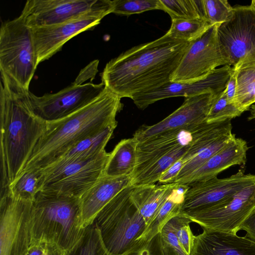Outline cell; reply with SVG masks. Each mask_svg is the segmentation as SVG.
<instances>
[{
    "mask_svg": "<svg viewBox=\"0 0 255 255\" xmlns=\"http://www.w3.org/2000/svg\"><path fill=\"white\" fill-rule=\"evenodd\" d=\"M252 112H251V116L249 117V120H253L254 119H255V105H253L252 107Z\"/></svg>",
    "mask_w": 255,
    "mask_h": 255,
    "instance_id": "42",
    "label": "cell"
},
{
    "mask_svg": "<svg viewBox=\"0 0 255 255\" xmlns=\"http://www.w3.org/2000/svg\"><path fill=\"white\" fill-rule=\"evenodd\" d=\"M32 28L18 17L3 23L0 28V71L25 90L38 65Z\"/></svg>",
    "mask_w": 255,
    "mask_h": 255,
    "instance_id": "6",
    "label": "cell"
},
{
    "mask_svg": "<svg viewBox=\"0 0 255 255\" xmlns=\"http://www.w3.org/2000/svg\"><path fill=\"white\" fill-rule=\"evenodd\" d=\"M252 4L255 6V0H253L252 1Z\"/></svg>",
    "mask_w": 255,
    "mask_h": 255,
    "instance_id": "43",
    "label": "cell"
},
{
    "mask_svg": "<svg viewBox=\"0 0 255 255\" xmlns=\"http://www.w3.org/2000/svg\"><path fill=\"white\" fill-rule=\"evenodd\" d=\"M243 113L234 103H230L223 91L214 98L208 114L206 122L215 123L232 120Z\"/></svg>",
    "mask_w": 255,
    "mask_h": 255,
    "instance_id": "32",
    "label": "cell"
},
{
    "mask_svg": "<svg viewBox=\"0 0 255 255\" xmlns=\"http://www.w3.org/2000/svg\"><path fill=\"white\" fill-rule=\"evenodd\" d=\"M129 253L123 255H127ZM65 255H115L111 253L106 247L98 225L94 221L85 228L79 242L73 249L66 252Z\"/></svg>",
    "mask_w": 255,
    "mask_h": 255,
    "instance_id": "28",
    "label": "cell"
},
{
    "mask_svg": "<svg viewBox=\"0 0 255 255\" xmlns=\"http://www.w3.org/2000/svg\"><path fill=\"white\" fill-rule=\"evenodd\" d=\"M93 11L112 13V0H28L20 15L32 28L62 23Z\"/></svg>",
    "mask_w": 255,
    "mask_h": 255,
    "instance_id": "11",
    "label": "cell"
},
{
    "mask_svg": "<svg viewBox=\"0 0 255 255\" xmlns=\"http://www.w3.org/2000/svg\"><path fill=\"white\" fill-rule=\"evenodd\" d=\"M205 20L211 25L226 22L232 15L233 7L226 0H202Z\"/></svg>",
    "mask_w": 255,
    "mask_h": 255,
    "instance_id": "33",
    "label": "cell"
},
{
    "mask_svg": "<svg viewBox=\"0 0 255 255\" xmlns=\"http://www.w3.org/2000/svg\"><path fill=\"white\" fill-rule=\"evenodd\" d=\"M0 197V255H23L33 240V201L7 190Z\"/></svg>",
    "mask_w": 255,
    "mask_h": 255,
    "instance_id": "7",
    "label": "cell"
},
{
    "mask_svg": "<svg viewBox=\"0 0 255 255\" xmlns=\"http://www.w3.org/2000/svg\"><path fill=\"white\" fill-rule=\"evenodd\" d=\"M188 187L187 185L176 184L155 215L146 225L144 231L137 240L138 244L150 241L172 218L181 213L185 194Z\"/></svg>",
    "mask_w": 255,
    "mask_h": 255,
    "instance_id": "24",
    "label": "cell"
},
{
    "mask_svg": "<svg viewBox=\"0 0 255 255\" xmlns=\"http://www.w3.org/2000/svg\"><path fill=\"white\" fill-rule=\"evenodd\" d=\"M159 1L160 9L166 12L171 19H201L206 20L202 0H159Z\"/></svg>",
    "mask_w": 255,
    "mask_h": 255,
    "instance_id": "30",
    "label": "cell"
},
{
    "mask_svg": "<svg viewBox=\"0 0 255 255\" xmlns=\"http://www.w3.org/2000/svg\"><path fill=\"white\" fill-rule=\"evenodd\" d=\"M109 156L104 150L90 159L38 173L39 191L80 198L103 176Z\"/></svg>",
    "mask_w": 255,
    "mask_h": 255,
    "instance_id": "9",
    "label": "cell"
},
{
    "mask_svg": "<svg viewBox=\"0 0 255 255\" xmlns=\"http://www.w3.org/2000/svg\"><path fill=\"white\" fill-rule=\"evenodd\" d=\"M191 42L167 33L134 46L111 59L101 73L102 82L121 98L155 89L170 81Z\"/></svg>",
    "mask_w": 255,
    "mask_h": 255,
    "instance_id": "1",
    "label": "cell"
},
{
    "mask_svg": "<svg viewBox=\"0 0 255 255\" xmlns=\"http://www.w3.org/2000/svg\"><path fill=\"white\" fill-rule=\"evenodd\" d=\"M237 70L233 68L232 73L224 91L228 101L231 103L235 102L237 87Z\"/></svg>",
    "mask_w": 255,
    "mask_h": 255,
    "instance_id": "40",
    "label": "cell"
},
{
    "mask_svg": "<svg viewBox=\"0 0 255 255\" xmlns=\"http://www.w3.org/2000/svg\"><path fill=\"white\" fill-rule=\"evenodd\" d=\"M28 91L0 72V192L21 173L46 128L30 107Z\"/></svg>",
    "mask_w": 255,
    "mask_h": 255,
    "instance_id": "2",
    "label": "cell"
},
{
    "mask_svg": "<svg viewBox=\"0 0 255 255\" xmlns=\"http://www.w3.org/2000/svg\"><path fill=\"white\" fill-rule=\"evenodd\" d=\"M248 148L246 140L234 136L227 145L194 171L181 184L188 185L206 181L217 177L221 172L231 166L245 165Z\"/></svg>",
    "mask_w": 255,
    "mask_h": 255,
    "instance_id": "21",
    "label": "cell"
},
{
    "mask_svg": "<svg viewBox=\"0 0 255 255\" xmlns=\"http://www.w3.org/2000/svg\"><path fill=\"white\" fill-rule=\"evenodd\" d=\"M255 183V175L242 170L228 177L188 184L181 213L207 209L222 204L246 187Z\"/></svg>",
    "mask_w": 255,
    "mask_h": 255,
    "instance_id": "14",
    "label": "cell"
},
{
    "mask_svg": "<svg viewBox=\"0 0 255 255\" xmlns=\"http://www.w3.org/2000/svg\"><path fill=\"white\" fill-rule=\"evenodd\" d=\"M113 12L130 15L148 10L160 9L159 0H114Z\"/></svg>",
    "mask_w": 255,
    "mask_h": 255,
    "instance_id": "34",
    "label": "cell"
},
{
    "mask_svg": "<svg viewBox=\"0 0 255 255\" xmlns=\"http://www.w3.org/2000/svg\"><path fill=\"white\" fill-rule=\"evenodd\" d=\"M186 164L185 162L181 157L162 174L158 182L160 184L173 183Z\"/></svg>",
    "mask_w": 255,
    "mask_h": 255,
    "instance_id": "38",
    "label": "cell"
},
{
    "mask_svg": "<svg viewBox=\"0 0 255 255\" xmlns=\"http://www.w3.org/2000/svg\"><path fill=\"white\" fill-rule=\"evenodd\" d=\"M233 68L237 70L235 104L244 112L255 103V62L243 64Z\"/></svg>",
    "mask_w": 255,
    "mask_h": 255,
    "instance_id": "27",
    "label": "cell"
},
{
    "mask_svg": "<svg viewBox=\"0 0 255 255\" xmlns=\"http://www.w3.org/2000/svg\"><path fill=\"white\" fill-rule=\"evenodd\" d=\"M85 229L79 197L38 191L33 201V240L54 242L68 252L79 242Z\"/></svg>",
    "mask_w": 255,
    "mask_h": 255,
    "instance_id": "4",
    "label": "cell"
},
{
    "mask_svg": "<svg viewBox=\"0 0 255 255\" xmlns=\"http://www.w3.org/2000/svg\"><path fill=\"white\" fill-rule=\"evenodd\" d=\"M155 239L159 255H188L182 249L170 221Z\"/></svg>",
    "mask_w": 255,
    "mask_h": 255,
    "instance_id": "35",
    "label": "cell"
},
{
    "mask_svg": "<svg viewBox=\"0 0 255 255\" xmlns=\"http://www.w3.org/2000/svg\"><path fill=\"white\" fill-rule=\"evenodd\" d=\"M169 221L182 249L187 255H190L194 236L190 226L191 221L180 213Z\"/></svg>",
    "mask_w": 255,
    "mask_h": 255,
    "instance_id": "36",
    "label": "cell"
},
{
    "mask_svg": "<svg viewBox=\"0 0 255 255\" xmlns=\"http://www.w3.org/2000/svg\"><path fill=\"white\" fill-rule=\"evenodd\" d=\"M138 143L133 137L121 140L110 153L103 175L109 177L131 176L136 165Z\"/></svg>",
    "mask_w": 255,
    "mask_h": 255,
    "instance_id": "25",
    "label": "cell"
},
{
    "mask_svg": "<svg viewBox=\"0 0 255 255\" xmlns=\"http://www.w3.org/2000/svg\"><path fill=\"white\" fill-rule=\"evenodd\" d=\"M219 24L212 25L191 42L170 81L190 83L202 79L220 66L227 65L218 36Z\"/></svg>",
    "mask_w": 255,
    "mask_h": 255,
    "instance_id": "13",
    "label": "cell"
},
{
    "mask_svg": "<svg viewBox=\"0 0 255 255\" xmlns=\"http://www.w3.org/2000/svg\"><path fill=\"white\" fill-rule=\"evenodd\" d=\"M207 93L186 98L183 104L159 122L151 126H142L133 137L138 142L166 131L187 128L206 122V118L215 97Z\"/></svg>",
    "mask_w": 255,
    "mask_h": 255,
    "instance_id": "17",
    "label": "cell"
},
{
    "mask_svg": "<svg viewBox=\"0 0 255 255\" xmlns=\"http://www.w3.org/2000/svg\"><path fill=\"white\" fill-rule=\"evenodd\" d=\"M233 68L225 65L212 71L207 76L190 83L169 81L151 91L134 96L131 99L136 106L144 110L161 100L175 97H191L210 93L218 96L225 89Z\"/></svg>",
    "mask_w": 255,
    "mask_h": 255,
    "instance_id": "15",
    "label": "cell"
},
{
    "mask_svg": "<svg viewBox=\"0 0 255 255\" xmlns=\"http://www.w3.org/2000/svg\"><path fill=\"white\" fill-rule=\"evenodd\" d=\"M240 230L245 231L246 236L255 242V209L241 224Z\"/></svg>",
    "mask_w": 255,
    "mask_h": 255,
    "instance_id": "41",
    "label": "cell"
},
{
    "mask_svg": "<svg viewBox=\"0 0 255 255\" xmlns=\"http://www.w3.org/2000/svg\"><path fill=\"white\" fill-rule=\"evenodd\" d=\"M108 14L106 11H93L62 23L32 28L38 64L52 57L74 36L99 24Z\"/></svg>",
    "mask_w": 255,
    "mask_h": 255,
    "instance_id": "16",
    "label": "cell"
},
{
    "mask_svg": "<svg viewBox=\"0 0 255 255\" xmlns=\"http://www.w3.org/2000/svg\"><path fill=\"white\" fill-rule=\"evenodd\" d=\"M189 145L179 146L159 158L138 174L131 177V186L154 184L162 174L182 157Z\"/></svg>",
    "mask_w": 255,
    "mask_h": 255,
    "instance_id": "26",
    "label": "cell"
},
{
    "mask_svg": "<svg viewBox=\"0 0 255 255\" xmlns=\"http://www.w3.org/2000/svg\"><path fill=\"white\" fill-rule=\"evenodd\" d=\"M127 255H159L155 237L148 242L139 244Z\"/></svg>",
    "mask_w": 255,
    "mask_h": 255,
    "instance_id": "39",
    "label": "cell"
},
{
    "mask_svg": "<svg viewBox=\"0 0 255 255\" xmlns=\"http://www.w3.org/2000/svg\"><path fill=\"white\" fill-rule=\"evenodd\" d=\"M131 176H102L80 197L83 228L92 224L100 211L121 191L130 185Z\"/></svg>",
    "mask_w": 255,
    "mask_h": 255,
    "instance_id": "20",
    "label": "cell"
},
{
    "mask_svg": "<svg viewBox=\"0 0 255 255\" xmlns=\"http://www.w3.org/2000/svg\"><path fill=\"white\" fill-rule=\"evenodd\" d=\"M39 175L37 171H26L21 173L6 190L14 196L33 201L39 191Z\"/></svg>",
    "mask_w": 255,
    "mask_h": 255,
    "instance_id": "31",
    "label": "cell"
},
{
    "mask_svg": "<svg viewBox=\"0 0 255 255\" xmlns=\"http://www.w3.org/2000/svg\"><path fill=\"white\" fill-rule=\"evenodd\" d=\"M212 25L201 19H172L170 28L166 32L173 38L192 42L203 35Z\"/></svg>",
    "mask_w": 255,
    "mask_h": 255,
    "instance_id": "29",
    "label": "cell"
},
{
    "mask_svg": "<svg viewBox=\"0 0 255 255\" xmlns=\"http://www.w3.org/2000/svg\"><path fill=\"white\" fill-rule=\"evenodd\" d=\"M176 183L141 185L132 187L131 199L145 221H151L159 208L169 196Z\"/></svg>",
    "mask_w": 255,
    "mask_h": 255,
    "instance_id": "23",
    "label": "cell"
},
{
    "mask_svg": "<svg viewBox=\"0 0 255 255\" xmlns=\"http://www.w3.org/2000/svg\"><path fill=\"white\" fill-rule=\"evenodd\" d=\"M116 127H108L100 133L82 140L48 166L35 171L41 175L71 163L86 161L95 157L105 150V147Z\"/></svg>",
    "mask_w": 255,
    "mask_h": 255,
    "instance_id": "22",
    "label": "cell"
},
{
    "mask_svg": "<svg viewBox=\"0 0 255 255\" xmlns=\"http://www.w3.org/2000/svg\"><path fill=\"white\" fill-rule=\"evenodd\" d=\"M66 251L54 242L44 240H33L23 255H65Z\"/></svg>",
    "mask_w": 255,
    "mask_h": 255,
    "instance_id": "37",
    "label": "cell"
},
{
    "mask_svg": "<svg viewBox=\"0 0 255 255\" xmlns=\"http://www.w3.org/2000/svg\"><path fill=\"white\" fill-rule=\"evenodd\" d=\"M121 99L106 87L84 108L61 120L46 123L21 173L44 168L82 140L108 127H117L116 116L123 106Z\"/></svg>",
    "mask_w": 255,
    "mask_h": 255,
    "instance_id": "3",
    "label": "cell"
},
{
    "mask_svg": "<svg viewBox=\"0 0 255 255\" xmlns=\"http://www.w3.org/2000/svg\"><path fill=\"white\" fill-rule=\"evenodd\" d=\"M191 140V133L187 128L166 131L138 142L136 165L131 177L170 151L181 146L189 145Z\"/></svg>",
    "mask_w": 255,
    "mask_h": 255,
    "instance_id": "19",
    "label": "cell"
},
{
    "mask_svg": "<svg viewBox=\"0 0 255 255\" xmlns=\"http://www.w3.org/2000/svg\"><path fill=\"white\" fill-rule=\"evenodd\" d=\"M190 255H255V242L246 236L203 229L194 236Z\"/></svg>",
    "mask_w": 255,
    "mask_h": 255,
    "instance_id": "18",
    "label": "cell"
},
{
    "mask_svg": "<svg viewBox=\"0 0 255 255\" xmlns=\"http://www.w3.org/2000/svg\"><path fill=\"white\" fill-rule=\"evenodd\" d=\"M255 209V183L243 188L222 204L181 213L203 229L237 234Z\"/></svg>",
    "mask_w": 255,
    "mask_h": 255,
    "instance_id": "12",
    "label": "cell"
},
{
    "mask_svg": "<svg viewBox=\"0 0 255 255\" xmlns=\"http://www.w3.org/2000/svg\"><path fill=\"white\" fill-rule=\"evenodd\" d=\"M105 88L103 82H73L56 93L42 96H37L29 91L28 98L34 113L49 123L65 118L89 105L103 93Z\"/></svg>",
    "mask_w": 255,
    "mask_h": 255,
    "instance_id": "10",
    "label": "cell"
},
{
    "mask_svg": "<svg viewBox=\"0 0 255 255\" xmlns=\"http://www.w3.org/2000/svg\"><path fill=\"white\" fill-rule=\"evenodd\" d=\"M132 187L129 186L117 194L95 220L106 247L115 255H123L136 248L146 226L131 199Z\"/></svg>",
    "mask_w": 255,
    "mask_h": 255,
    "instance_id": "5",
    "label": "cell"
},
{
    "mask_svg": "<svg viewBox=\"0 0 255 255\" xmlns=\"http://www.w3.org/2000/svg\"><path fill=\"white\" fill-rule=\"evenodd\" d=\"M218 36L227 65L255 62V6L233 7L232 16L219 25Z\"/></svg>",
    "mask_w": 255,
    "mask_h": 255,
    "instance_id": "8",
    "label": "cell"
}]
</instances>
